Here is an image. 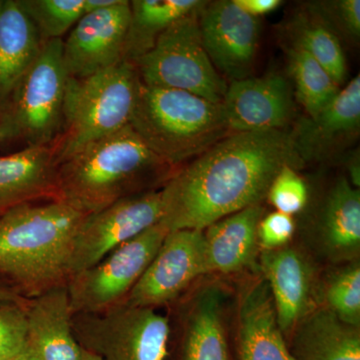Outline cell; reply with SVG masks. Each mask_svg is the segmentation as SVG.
<instances>
[{
  "label": "cell",
  "instance_id": "7c38bea8",
  "mask_svg": "<svg viewBox=\"0 0 360 360\" xmlns=\"http://www.w3.org/2000/svg\"><path fill=\"white\" fill-rule=\"evenodd\" d=\"M201 40L215 70L229 82L251 77L259 42V18L234 0L206 1L198 14Z\"/></svg>",
  "mask_w": 360,
  "mask_h": 360
},
{
  "label": "cell",
  "instance_id": "603a6c76",
  "mask_svg": "<svg viewBox=\"0 0 360 360\" xmlns=\"http://www.w3.org/2000/svg\"><path fill=\"white\" fill-rule=\"evenodd\" d=\"M288 342L295 360H360V328L330 310L311 309L296 324Z\"/></svg>",
  "mask_w": 360,
  "mask_h": 360
},
{
  "label": "cell",
  "instance_id": "d6a6232c",
  "mask_svg": "<svg viewBox=\"0 0 360 360\" xmlns=\"http://www.w3.org/2000/svg\"><path fill=\"white\" fill-rule=\"evenodd\" d=\"M295 231L293 217L278 212L269 213L258 224V245L262 250H276L288 246Z\"/></svg>",
  "mask_w": 360,
  "mask_h": 360
},
{
  "label": "cell",
  "instance_id": "5b68a950",
  "mask_svg": "<svg viewBox=\"0 0 360 360\" xmlns=\"http://www.w3.org/2000/svg\"><path fill=\"white\" fill-rule=\"evenodd\" d=\"M139 84L134 65L125 60L89 77H68L63 127L51 146L56 165L129 125Z\"/></svg>",
  "mask_w": 360,
  "mask_h": 360
},
{
  "label": "cell",
  "instance_id": "d590c367",
  "mask_svg": "<svg viewBox=\"0 0 360 360\" xmlns=\"http://www.w3.org/2000/svg\"><path fill=\"white\" fill-rule=\"evenodd\" d=\"M0 302H11L16 303H27L28 300L22 297L11 290V288L6 285V284L0 283Z\"/></svg>",
  "mask_w": 360,
  "mask_h": 360
},
{
  "label": "cell",
  "instance_id": "7a4b0ae2",
  "mask_svg": "<svg viewBox=\"0 0 360 360\" xmlns=\"http://www.w3.org/2000/svg\"><path fill=\"white\" fill-rule=\"evenodd\" d=\"M170 165L127 125L56 165V200L89 215L137 194L160 191Z\"/></svg>",
  "mask_w": 360,
  "mask_h": 360
},
{
  "label": "cell",
  "instance_id": "4dcf8cb0",
  "mask_svg": "<svg viewBox=\"0 0 360 360\" xmlns=\"http://www.w3.org/2000/svg\"><path fill=\"white\" fill-rule=\"evenodd\" d=\"M27 303L0 302V360L11 359L27 345Z\"/></svg>",
  "mask_w": 360,
  "mask_h": 360
},
{
  "label": "cell",
  "instance_id": "f35d334b",
  "mask_svg": "<svg viewBox=\"0 0 360 360\" xmlns=\"http://www.w3.org/2000/svg\"><path fill=\"white\" fill-rule=\"evenodd\" d=\"M82 360H103L99 355L82 348Z\"/></svg>",
  "mask_w": 360,
  "mask_h": 360
},
{
  "label": "cell",
  "instance_id": "44dd1931",
  "mask_svg": "<svg viewBox=\"0 0 360 360\" xmlns=\"http://www.w3.org/2000/svg\"><path fill=\"white\" fill-rule=\"evenodd\" d=\"M56 169L51 148L0 156V215L25 203L56 200Z\"/></svg>",
  "mask_w": 360,
  "mask_h": 360
},
{
  "label": "cell",
  "instance_id": "3957f363",
  "mask_svg": "<svg viewBox=\"0 0 360 360\" xmlns=\"http://www.w3.org/2000/svg\"><path fill=\"white\" fill-rule=\"evenodd\" d=\"M85 217L54 200L0 215V283L26 300L68 284L71 243Z\"/></svg>",
  "mask_w": 360,
  "mask_h": 360
},
{
  "label": "cell",
  "instance_id": "52a82bcc",
  "mask_svg": "<svg viewBox=\"0 0 360 360\" xmlns=\"http://www.w3.org/2000/svg\"><path fill=\"white\" fill-rule=\"evenodd\" d=\"M200 9L170 25L153 49L132 65L143 84L182 90L221 103L229 84L215 70L203 46L198 23Z\"/></svg>",
  "mask_w": 360,
  "mask_h": 360
},
{
  "label": "cell",
  "instance_id": "277c9868",
  "mask_svg": "<svg viewBox=\"0 0 360 360\" xmlns=\"http://www.w3.org/2000/svg\"><path fill=\"white\" fill-rule=\"evenodd\" d=\"M130 127L153 153L174 167L231 134L222 103L141 82Z\"/></svg>",
  "mask_w": 360,
  "mask_h": 360
},
{
  "label": "cell",
  "instance_id": "2e32d148",
  "mask_svg": "<svg viewBox=\"0 0 360 360\" xmlns=\"http://www.w3.org/2000/svg\"><path fill=\"white\" fill-rule=\"evenodd\" d=\"M360 77L341 87L338 96L314 116L296 120L290 130L293 144L303 162L324 160L340 151L359 134Z\"/></svg>",
  "mask_w": 360,
  "mask_h": 360
},
{
  "label": "cell",
  "instance_id": "9c48e42d",
  "mask_svg": "<svg viewBox=\"0 0 360 360\" xmlns=\"http://www.w3.org/2000/svg\"><path fill=\"white\" fill-rule=\"evenodd\" d=\"M168 231L158 224L68 279L72 314H94L122 304L160 250Z\"/></svg>",
  "mask_w": 360,
  "mask_h": 360
},
{
  "label": "cell",
  "instance_id": "d6986e66",
  "mask_svg": "<svg viewBox=\"0 0 360 360\" xmlns=\"http://www.w3.org/2000/svg\"><path fill=\"white\" fill-rule=\"evenodd\" d=\"M312 233L317 248L333 262H354L360 251V191L340 177L315 212Z\"/></svg>",
  "mask_w": 360,
  "mask_h": 360
},
{
  "label": "cell",
  "instance_id": "74e56055",
  "mask_svg": "<svg viewBox=\"0 0 360 360\" xmlns=\"http://www.w3.org/2000/svg\"><path fill=\"white\" fill-rule=\"evenodd\" d=\"M7 360H39V359L32 347L27 343L20 354L14 355L13 357Z\"/></svg>",
  "mask_w": 360,
  "mask_h": 360
},
{
  "label": "cell",
  "instance_id": "cb8c5ba5",
  "mask_svg": "<svg viewBox=\"0 0 360 360\" xmlns=\"http://www.w3.org/2000/svg\"><path fill=\"white\" fill-rule=\"evenodd\" d=\"M42 46L20 0H0V106L39 58Z\"/></svg>",
  "mask_w": 360,
  "mask_h": 360
},
{
  "label": "cell",
  "instance_id": "1f68e13d",
  "mask_svg": "<svg viewBox=\"0 0 360 360\" xmlns=\"http://www.w3.org/2000/svg\"><path fill=\"white\" fill-rule=\"evenodd\" d=\"M336 35L356 40L360 35L359 0L319 1L307 6Z\"/></svg>",
  "mask_w": 360,
  "mask_h": 360
},
{
  "label": "cell",
  "instance_id": "6da1fadb",
  "mask_svg": "<svg viewBox=\"0 0 360 360\" xmlns=\"http://www.w3.org/2000/svg\"><path fill=\"white\" fill-rule=\"evenodd\" d=\"M304 162L290 130L236 132L180 167L160 189L168 231H205L210 224L260 205L284 167Z\"/></svg>",
  "mask_w": 360,
  "mask_h": 360
},
{
  "label": "cell",
  "instance_id": "8992f818",
  "mask_svg": "<svg viewBox=\"0 0 360 360\" xmlns=\"http://www.w3.org/2000/svg\"><path fill=\"white\" fill-rule=\"evenodd\" d=\"M63 46V39L45 42L39 58L0 106L1 146L20 150L51 148L58 139L68 79Z\"/></svg>",
  "mask_w": 360,
  "mask_h": 360
},
{
  "label": "cell",
  "instance_id": "8d00e7d4",
  "mask_svg": "<svg viewBox=\"0 0 360 360\" xmlns=\"http://www.w3.org/2000/svg\"><path fill=\"white\" fill-rule=\"evenodd\" d=\"M118 2L120 0H85V13L108 8V7L115 6Z\"/></svg>",
  "mask_w": 360,
  "mask_h": 360
},
{
  "label": "cell",
  "instance_id": "e0dca14e",
  "mask_svg": "<svg viewBox=\"0 0 360 360\" xmlns=\"http://www.w3.org/2000/svg\"><path fill=\"white\" fill-rule=\"evenodd\" d=\"M236 317L238 360H295L279 328L264 277L248 281L241 288Z\"/></svg>",
  "mask_w": 360,
  "mask_h": 360
},
{
  "label": "cell",
  "instance_id": "4316f807",
  "mask_svg": "<svg viewBox=\"0 0 360 360\" xmlns=\"http://www.w3.org/2000/svg\"><path fill=\"white\" fill-rule=\"evenodd\" d=\"M285 51L296 101L304 108L307 116H314L338 96L341 87L307 51L291 45L286 46Z\"/></svg>",
  "mask_w": 360,
  "mask_h": 360
},
{
  "label": "cell",
  "instance_id": "30bf717a",
  "mask_svg": "<svg viewBox=\"0 0 360 360\" xmlns=\"http://www.w3.org/2000/svg\"><path fill=\"white\" fill-rule=\"evenodd\" d=\"M162 219L161 191L137 194L86 215L71 243L66 274L70 277L98 264L110 251Z\"/></svg>",
  "mask_w": 360,
  "mask_h": 360
},
{
  "label": "cell",
  "instance_id": "83f0119b",
  "mask_svg": "<svg viewBox=\"0 0 360 360\" xmlns=\"http://www.w3.org/2000/svg\"><path fill=\"white\" fill-rule=\"evenodd\" d=\"M323 305L350 326L360 328V265L354 260L329 274L321 288Z\"/></svg>",
  "mask_w": 360,
  "mask_h": 360
},
{
  "label": "cell",
  "instance_id": "ffe728a7",
  "mask_svg": "<svg viewBox=\"0 0 360 360\" xmlns=\"http://www.w3.org/2000/svg\"><path fill=\"white\" fill-rule=\"evenodd\" d=\"M72 316L66 284L28 300L27 343L39 360H82Z\"/></svg>",
  "mask_w": 360,
  "mask_h": 360
},
{
  "label": "cell",
  "instance_id": "8fae6325",
  "mask_svg": "<svg viewBox=\"0 0 360 360\" xmlns=\"http://www.w3.org/2000/svg\"><path fill=\"white\" fill-rule=\"evenodd\" d=\"M205 274L208 266L203 231H169L123 303L155 309L169 307Z\"/></svg>",
  "mask_w": 360,
  "mask_h": 360
},
{
  "label": "cell",
  "instance_id": "f1b7e54d",
  "mask_svg": "<svg viewBox=\"0 0 360 360\" xmlns=\"http://www.w3.org/2000/svg\"><path fill=\"white\" fill-rule=\"evenodd\" d=\"M42 42L63 39L84 15L85 0H20Z\"/></svg>",
  "mask_w": 360,
  "mask_h": 360
},
{
  "label": "cell",
  "instance_id": "484cf974",
  "mask_svg": "<svg viewBox=\"0 0 360 360\" xmlns=\"http://www.w3.org/2000/svg\"><path fill=\"white\" fill-rule=\"evenodd\" d=\"M285 28L290 45L307 51L342 86L347 80V58L330 27L307 6V11L295 13Z\"/></svg>",
  "mask_w": 360,
  "mask_h": 360
},
{
  "label": "cell",
  "instance_id": "ac0fdd59",
  "mask_svg": "<svg viewBox=\"0 0 360 360\" xmlns=\"http://www.w3.org/2000/svg\"><path fill=\"white\" fill-rule=\"evenodd\" d=\"M260 269L271 293L279 328L284 336H290L311 310L314 270L300 251L288 246L262 250Z\"/></svg>",
  "mask_w": 360,
  "mask_h": 360
},
{
  "label": "cell",
  "instance_id": "e575fe53",
  "mask_svg": "<svg viewBox=\"0 0 360 360\" xmlns=\"http://www.w3.org/2000/svg\"><path fill=\"white\" fill-rule=\"evenodd\" d=\"M348 174H349V182L355 188L360 186V165L359 153H354L347 160Z\"/></svg>",
  "mask_w": 360,
  "mask_h": 360
},
{
  "label": "cell",
  "instance_id": "5bb4252c",
  "mask_svg": "<svg viewBox=\"0 0 360 360\" xmlns=\"http://www.w3.org/2000/svg\"><path fill=\"white\" fill-rule=\"evenodd\" d=\"M129 20V0L85 13L63 40V65L68 77H89L122 61Z\"/></svg>",
  "mask_w": 360,
  "mask_h": 360
},
{
  "label": "cell",
  "instance_id": "d4e9b609",
  "mask_svg": "<svg viewBox=\"0 0 360 360\" xmlns=\"http://www.w3.org/2000/svg\"><path fill=\"white\" fill-rule=\"evenodd\" d=\"M201 0H134L123 47V60L134 63L155 46L170 25L198 11Z\"/></svg>",
  "mask_w": 360,
  "mask_h": 360
},
{
  "label": "cell",
  "instance_id": "f546056e",
  "mask_svg": "<svg viewBox=\"0 0 360 360\" xmlns=\"http://www.w3.org/2000/svg\"><path fill=\"white\" fill-rule=\"evenodd\" d=\"M266 198L276 212L293 217L304 210L309 201V188L295 168L284 167L270 184Z\"/></svg>",
  "mask_w": 360,
  "mask_h": 360
},
{
  "label": "cell",
  "instance_id": "836d02e7",
  "mask_svg": "<svg viewBox=\"0 0 360 360\" xmlns=\"http://www.w3.org/2000/svg\"><path fill=\"white\" fill-rule=\"evenodd\" d=\"M234 2L246 13L257 18L272 13L283 4L281 0H234Z\"/></svg>",
  "mask_w": 360,
  "mask_h": 360
},
{
  "label": "cell",
  "instance_id": "4fadbf2b",
  "mask_svg": "<svg viewBox=\"0 0 360 360\" xmlns=\"http://www.w3.org/2000/svg\"><path fill=\"white\" fill-rule=\"evenodd\" d=\"M225 302L222 286L207 283L169 305L174 311V322H169L177 335L179 360H232Z\"/></svg>",
  "mask_w": 360,
  "mask_h": 360
},
{
  "label": "cell",
  "instance_id": "9a60e30c",
  "mask_svg": "<svg viewBox=\"0 0 360 360\" xmlns=\"http://www.w3.org/2000/svg\"><path fill=\"white\" fill-rule=\"evenodd\" d=\"M221 103L231 134L288 130L296 116L292 87L278 73L229 82Z\"/></svg>",
  "mask_w": 360,
  "mask_h": 360
},
{
  "label": "cell",
  "instance_id": "7402d4cb",
  "mask_svg": "<svg viewBox=\"0 0 360 360\" xmlns=\"http://www.w3.org/2000/svg\"><path fill=\"white\" fill-rule=\"evenodd\" d=\"M264 217L262 205H252L206 227L208 274H236L255 262L258 224Z\"/></svg>",
  "mask_w": 360,
  "mask_h": 360
},
{
  "label": "cell",
  "instance_id": "ba28073f",
  "mask_svg": "<svg viewBox=\"0 0 360 360\" xmlns=\"http://www.w3.org/2000/svg\"><path fill=\"white\" fill-rule=\"evenodd\" d=\"M72 329L80 347L103 360H167L168 315L155 309L117 305L108 311L75 314Z\"/></svg>",
  "mask_w": 360,
  "mask_h": 360
}]
</instances>
